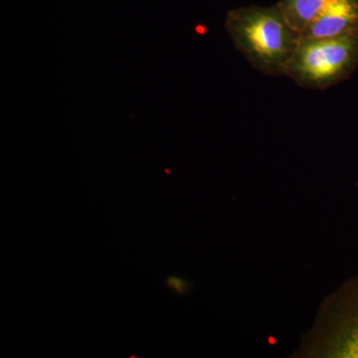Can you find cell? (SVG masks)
<instances>
[{
  "instance_id": "5",
  "label": "cell",
  "mask_w": 358,
  "mask_h": 358,
  "mask_svg": "<svg viewBox=\"0 0 358 358\" xmlns=\"http://www.w3.org/2000/svg\"><path fill=\"white\" fill-rule=\"evenodd\" d=\"M166 284L169 289H173L174 293L178 294H185L189 289V284L187 282L174 275L167 278Z\"/></svg>"
},
{
  "instance_id": "3",
  "label": "cell",
  "mask_w": 358,
  "mask_h": 358,
  "mask_svg": "<svg viewBox=\"0 0 358 358\" xmlns=\"http://www.w3.org/2000/svg\"><path fill=\"white\" fill-rule=\"evenodd\" d=\"M358 31V0H333L301 32L303 38H329Z\"/></svg>"
},
{
  "instance_id": "1",
  "label": "cell",
  "mask_w": 358,
  "mask_h": 358,
  "mask_svg": "<svg viewBox=\"0 0 358 358\" xmlns=\"http://www.w3.org/2000/svg\"><path fill=\"white\" fill-rule=\"evenodd\" d=\"M225 28L235 48L254 69L267 76L285 74L301 38L278 3L233 9L227 14Z\"/></svg>"
},
{
  "instance_id": "4",
  "label": "cell",
  "mask_w": 358,
  "mask_h": 358,
  "mask_svg": "<svg viewBox=\"0 0 358 358\" xmlns=\"http://www.w3.org/2000/svg\"><path fill=\"white\" fill-rule=\"evenodd\" d=\"M333 0H281L278 6L296 31L301 33Z\"/></svg>"
},
{
  "instance_id": "2",
  "label": "cell",
  "mask_w": 358,
  "mask_h": 358,
  "mask_svg": "<svg viewBox=\"0 0 358 358\" xmlns=\"http://www.w3.org/2000/svg\"><path fill=\"white\" fill-rule=\"evenodd\" d=\"M358 68V31L329 38H303L285 76L303 88L326 90L352 76Z\"/></svg>"
}]
</instances>
